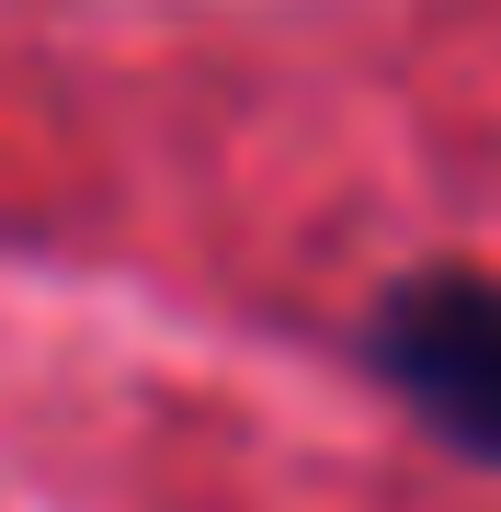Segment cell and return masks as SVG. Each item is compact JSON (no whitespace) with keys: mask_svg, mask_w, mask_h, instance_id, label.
I'll use <instances>...</instances> for the list:
<instances>
[{"mask_svg":"<svg viewBox=\"0 0 501 512\" xmlns=\"http://www.w3.org/2000/svg\"><path fill=\"white\" fill-rule=\"evenodd\" d=\"M376 365L399 376V399L445 421L456 444L501 456V285L479 274H410L376 308Z\"/></svg>","mask_w":501,"mask_h":512,"instance_id":"6da1fadb","label":"cell"}]
</instances>
